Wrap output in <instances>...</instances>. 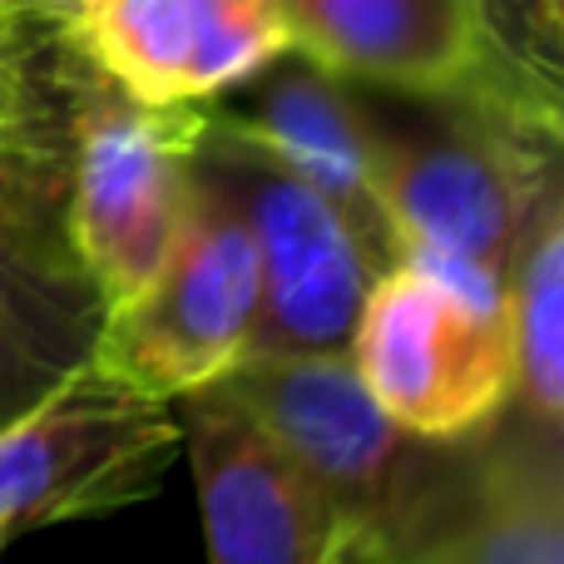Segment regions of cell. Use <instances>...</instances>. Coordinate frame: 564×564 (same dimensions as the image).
<instances>
[{
    "mask_svg": "<svg viewBox=\"0 0 564 564\" xmlns=\"http://www.w3.org/2000/svg\"><path fill=\"white\" fill-rule=\"evenodd\" d=\"M65 35L139 105H214L292 55L278 0H79Z\"/></svg>",
    "mask_w": 564,
    "mask_h": 564,
    "instance_id": "9",
    "label": "cell"
},
{
    "mask_svg": "<svg viewBox=\"0 0 564 564\" xmlns=\"http://www.w3.org/2000/svg\"><path fill=\"white\" fill-rule=\"evenodd\" d=\"M204 510L208 564H347L337 510L273 431L208 381L174 397Z\"/></svg>",
    "mask_w": 564,
    "mask_h": 564,
    "instance_id": "8",
    "label": "cell"
},
{
    "mask_svg": "<svg viewBox=\"0 0 564 564\" xmlns=\"http://www.w3.org/2000/svg\"><path fill=\"white\" fill-rule=\"evenodd\" d=\"M278 6L292 55L312 59L347 85L451 95L486 75H506L490 59L476 0H278Z\"/></svg>",
    "mask_w": 564,
    "mask_h": 564,
    "instance_id": "10",
    "label": "cell"
},
{
    "mask_svg": "<svg viewBox=\"0 0 564 564\" xmlns=\"http://www.w3.org/2000/svg\"><path fill=\"white\" fill-rule=\"evenodd\" d=\"M105 302L69 234H0V421L95 351Z\"/></svg>",
    "mask_w": 564,
    "mask_h": 564,
    "instance_id": "12",
    "label": "cell"
},
{
    "mask_svg": "<svg viewBox=\"0 0 564 564\" xmlns=\"http://www.w3.org/2000/svg\"><path fill=\"white\" fill-rule=\"evenodd\" d=\"M258 322V248L238 198L198 164L174 248L129 302L105 312L89 367L174 401L248 357Z\"/></svg>",
    "mask_w": 564,
    "mask_h": 564,
    "instance_id": "4",
    "label": "cell"
},
{
    "mask_svg": "<svg viewBox=\"0 0 564 564\" xmlns=\"http://www.w3.org/2000/svg\"><path fill=\"white\" fill-rule=\"evenodd\" d=\"M204 124L208 105H139L79 55L65 115V234L105 312L134 297L174 248Z\"/></svg>",
    "mask_w": 564,
    "mask_h": 564,
    "instance_id": "3",
    "label": "cell"
},
{
    "mask_svg": "<svg viewBox=\"0 0 564 564\" xmlns=\"http://www.w3.org/2000/svg\"><path fill=\"white\" fill-rule=\"evenodd\" d=\"M263 85L253 89L243 109H218L234 129L268 149L273 159L307 178L327 204L341 208L361 243L391 268V234L377 204V184H371V119L367 105L351 95L347 79L327 75L312 59H273L263 69Z\"/></svg>",
    "mask_w": 564,
    "mask_h": 564,
    "instance_id": "11",
    "label": "cell"
},
{
    "mask_svg": "<svg viewBox=\"0 0 564 564\" xmlns=\"http://www.w3.org/2000/svg\"><path fill=\"white\" fill-rule=\"evenodd\" d=\"M228 391L292 451L337 510L347 564H426L441 555L466 486V460L401 431L351 371L347 351L243 357Z\"/></svg>",
    "mask_w": 564,
    "mask_h": 564,
    "instance_id": "2",
    "label": "cell"
},
{
    "mask_svg": "<svg viewBox=\"0 0 564 564\" xmlns=\"http://www.w3.org/2000/svg\"><path fill=\"white\" fill-rule=\"evenodd\" d=\"M184 446L174 401L75 367L0 421V550L40 525L149 500Z\"/></svg>",
    "mask_w": 564,
    "mask_h": 564,
    "instance_id": "5",
    "label": "cell"
},
{
    "mask_svg": "<svg viewBox=\"0 0 564 564\" xmlns=\"http://www.w3.org/2000/svg\"><path fill=\"white\" fill-rule=\"evenodd\" d=\"M65 119L0 124V234H65Z\"/></svg>",
    "mask_w": 564,
    "mask_h": 564,
    "instance_id": "16",
    "label": "cell"
},
{
    "mask_svg": "<svg viewBox=\"0 0 564 564\" xmlns=\"http://www.w3.org/2000/svg\"><path fill=\"white\" fill-rule=\"evenodd\" d=\"M506 322L516 357V406L535 426L564 416V198L560 174L540 184L506 263Z\"/></svg>",
    "mask_w": 564,
    "mask_h": 564,
    "instance_id": "14",
    "label": "cell"
},
{
    "mask_svg": "<svg viewBox=\"0 0 564 564\" xmlns=\"http://www.w3.org/2000/svg\"><path fill=\"white\" fill-rule=\"evenodd\" d=\"M79 50L65 15L35 6H0V124H59L69 115V79Z\"/></svg>",
    "mask_w": 564,
    "mask_h": 564,
    "instance_id": "15",
    "label": "cell"
},
{
    "mask_svg": "<svg viewBox=\"0 0 564 564\" xmlns=\"http://www.w3.org/2000/svg\"><path fill=\"white\" fill-rule=\"evenodd\" d=\"M20 6H35V10H50V15H69L79 0H20Z\"/></svg>",
    "mask_w": 564,
    "mask_h": 564,
    "instance_id": "18",
    "label": "cell"
},
{
    "mask_svg": "<svg viewBox=\"0 0 564 564\" xmlns=\"http://www.w3.org/2000/svg\"><path fill=\"white\" fill-rule=\"evenodd\" d=\"M198 164L238 198L258 248V322L248 357L347 351L381 258L361 243L337 204L228 124L214 105L198 139Z\"/></svg>",
    "mask_w": 564,
    "mask_h": 564,
    "instance_id": "6",
    "label": "cell"
},
{
    "mask_svg": "<svg viewBox=\"0 0 564 564\" xmlns=\"http://www.w3.org/2000/svg\"><path fill=\"white\" fill-rule=\"evenodd\" d=\"M347 361L401 431L466 441L516 397L506 307L460 297L441 278L391 263L371 278L351 322Z\"/></svg>",
    "mask_w": 564,
    "mask_h": 564,
    "instance_id": "7",
    "label": "cell"
},
{
    "mask_svg": "<svg viewBox=\"0 0 564 564\" xmlns=\"http://www.w3.org/2000/svg\"><path fill=\"white\" fill-rule=\"evenodd\" d=\"M490 59L520 89L564 99V0H476Z\"/></svg>",
    "mask_w": 564,
    "mask_h": 564,
    "instance_id": "17",
    "label": "cell"
},
{
    "mask_svg": "<svg viewBox=\"0 0 564 564\" xmlns=\"http://www.w3.org/2000/svg\"><path fill=\"white\" fill-rule=\"evenodd\" d=\"M367 105L371 184L391 258L441 278L460 297L506 307V263L550 174H560V105L486 75L451 95Z\"/></svg>",
    "mask_w": 564,
    "mask_h": 564,
    "instance_id": "1",
    "label": "cell"
},
{
    "mask_svg": "<svg viewBox=\"0 0 564 564\" xmlns=\"http://www.w3.org/2000/svg\"><path fill=\"white\" fill-rule=\"evenodd\" d=\"M426 564H446V560H426Z\"/></svg>",
    "mask_w": 564,
    "mask_h": 564,
    "instance_id": "19",
    "label": "cell"
},
{
    "mask_svg": "<svg viewBox=\"0 0 564 564\" xmlns=\"http://www.w3.org/2000/svg\"><path fill=\"white\" fill-rule=\"evenodd\" d=\"M496 436L466 460V486L436 560L446 564H564L560 431L530 416L490 421Z\"/></svg>",
    "mask_w": 564,
    "mask_h": 564,
    "instance_id": "13",
    "label": "cell"
},
{
    "mask_svg": "<svg viewBox=\"0 0 564 564\" xmlns=\"http://www.w3.org/2000/svg\"><path fill=\"white\" fill-rule=\"evenodd\" d=\"M0 6H6V0H0ZM15 6H20V0H15Z\"/></svg>",
    "mask_w": 564,
    "mask_h": 564,
    "instance_id": "20",
    "label": "cell"
}]
</instances>
